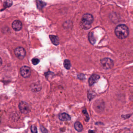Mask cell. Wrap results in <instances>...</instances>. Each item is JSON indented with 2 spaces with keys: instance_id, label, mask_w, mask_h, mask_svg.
<instances>
[{
  "instance_id": "obj_12",
  "label": "cell",
  "mask_w": 133,
  "mask_h": 133,
  "mask_svg": "<svg viewBox=\"0 0 133 133\" xmlns=\"http://www.w3.org/2000/svg\"><path fill=\"white\" fill-rule=\"evenodd\" d=\"M74 128L75 130L78 132H81L82 131L83 129L82 125L78 121H77L75 123Z\"/></svg>"
},
{
  "instance_id": "obj_4",
  "label": "cell",
  "mask_w": 133,
  "mask_h": 133,
  "mask_svg": "<svg viewBox=\"0 0 133 133\" xmlns=\"http://www.w3.org/2000/svg\"><path fill=\"white\" fill-rule=\"evenodd\" d=\"M15 56L20 59H22L25 57L26 52L25 50L22 47H18L15 50Z\"/></svg>"
},
{
  "instance_id": "obj_8",
  "label": "cell",
  "mask_w": 133,
  "mask_h": 133,
  "mask_svg": "<svg viewBox=\"0 0 133 133\" xmlns=\"http://www.w3.org/2000/svg\"><path fill=\"white\" fill-rule=\"evenodd\" d=\"M12 27L15 31H18L22 29V24L19 20H16L12 23Z\"/></svg>"
},
{
  "instance_id": "obj_18",
  "label": "cell",
  "mask_w": 133,
  "mask_h": 133,
  "mask_svg": "<svg viewBox=\"0 0 133 133\" xmlns=\"http://www.w3.org/2000/svg\"><path fill=\"white\" fill-rule=\"evenodd\" d=\"M82 113L84 115L85 117V120L87 122L89 121V119H90V117H89V115H88V113H87V111L86 109H84V110H83L82 111Z\"/></svg>"
},
{
  "instance_id": "obj_6",
  "label": "cell",
  "mask_w": 133,
  "mask_h": 133,
  "mask_svg": "<svg viewBox=\"0 0 133 133\" xmlns=\"http://www.w3.org/2000/svg\"><path fill=\"white\" fill-rule=\"evenodd\" d=\"M104 103L102 100H97L94 104V109L98 112H101L104 109Z\"/></svg>"
},
{
  "instance_id": "obj_2",
  "label": "cell",
  "mask_w": 133,
  "mask_h": 133,
  "mask_svg": "<svg viewBox=\"0 0 133 133\" xmlns=\"http://www.w3.org/2000/svg\"><path fill=\"white\" fill-rule=\"evenodd\" d=\"M93 21V16L90 14H85L83 15L81 22V25L83 29H89L91 26Z\"/></svg>"
},
{
  "instance_id": "obj_3",
  "label": "cell",
  "mask_w": 133,
  "mask_h": 133,
  "mask_svg": "<svg viewBox=\"0 0 133 133\" xmlns=\"http://www.w3.org/2000/svg\"><path fill=\"white\" fill-rule=\"evenodd\" d=\"M100 63L104 69H110L114 66V62L110 58H103L101 60Z\"/></svg>"
},
{
  "instance_id": "obj_9",
  "label": "cell",
  "mask_w": 133,
  "mask_h": 133,
  "mask_svg": "<svg viewBox=\"0 0 133 133\" xmlns=\"http://www.w3.org/2000/svg\"><path fill=\"white\" fill-rule=\"evenodd\" d=\"M100 78V76L99 75L94 74L92 75L89 79V86H93L94 84L96 83L97 82L99 81Z\"/></svg>"
},
{
  "instance_id": "obj_10",
  "label": "cell",
  "mask_w": 133,
  "mask_h": 133,
  "mask_svg": "<svg viewBox=\"0 0 133 133\" xmlns=\"http://www.w3.org/2000/svg\"><path fill=\"white\" fill-rule=\"evenodd\" d=\"M59 118L60 120L62 121H70L71 119L70 116L66 113L59 114Z\"/></svg>"
},
{
  "instance_id": "obj_23",
  "label": "cell",
  "mask_w": 133,
  "mask_h": 133,
  "mask_svg": "<svg viewBox=\"0 0 133 133\" xmlns=\"http://www.w3.org/2000/svg\"><path fill=\"white\" fill-rule=\"evenodd\" d=\"M93 132L94 131H91V130L89 131V132Z\"/></svg>"
},
{
  "instance_id": "obj_15",
  "label": "cell",
  "mask_w": 133,
  "mask_h": 133,
  "mask_svg": "<svg viewBox=\"0 0 133 133\" xmlns=\"http://www.w3.org/2000/svg\"><path fill=\"white\" fill-rule=\"evenodd\" d=\"M89 41L92 45H94L95 44L96 40L94 36L93 32H90L89 33Z\"/></svg>"
},
{
  "instance_id": "obj_11",
  "label": "cell",
  "mask_w": 133,
  "mask_h": 133,
  "mask_svg": "<svg viewBox=\"0 0 133 133\" xmlns=\"http://www.w3.org/2000/svg\"><path fill=\"white\" fill-rule=\"evenodd\" d=\"M49 38L52 43L55 45H58L59 44V38L57 36L54 35H50Z\"/></svg>"
},
{
  "instance_id": "obj_22",
  "label": "cell",
  "mask_w": 133,
  "mask_h": 133,
  "mask_svg": "<svg viewBox=\"0 0 133 133\" xmlns=\"http://www.w3.org/2000/svg\"><path fill=\"white\" fill-rule=\"evenodd\" d=\"M2 63H3V61H2V59L0 57V66L2 65Z\"/></svg>"
},
{
  "instance_id": "obj_13",
  "label": "cell",
  "mask_w": 133,
  "mask_h": 133,
  "mask_svg": "<svg viewBox=\"0 0 133 133\" xmlns=\"http://www.w3.org/2000/svg\"><path fill=\"white\" fill-rule=\"evenodd\" d=\"M31 90L34 92H38L41 89V87L40 85L37 84H33L31 86Z\"/></svg>"
},
{
  "instance_id": "obj_20",
  "label": "cell",
  "mask_w": 133,
  "mask_h": 133,
  "mask_svg": "<svg viewBox=\"0 0 133 133\" xmlns=\"http://www.w3.org/2000/svg\"><path fill=\"white\" fill-rule=\"evenodd\" d=\"M31 131L32 133H37V129L35 125H32L31 127Z\"/></svg>"
},
{
  "instance_id": "obj_14",
  "label": "cell",
  "mask_w": 133,
  "mask_h": 133,
  "mask_svg": "<svg viewBox=\"0 0 133 133\" xmlns=\"http://www.w3.org/2000/svg\"><path fill=\"white\" fill-rule=\"evenodd\" d=\"M36 2L37 6L39 10H41L46 5L45 3L42 1H37Z\"/></svg>"
},
{
  "instance_id": "obj_1",
  "label": "cell",
  "mask_w": 133,
  "mask_h": 133,
  "mask_svg": "<svg viewBox=\"0 0 133 133\" xmlns=\"http://www.w3.org/2000/svg\"><path fill=\"white\" fill-rule=\"evenodd\" d=\"M115 33L117 37L119 39H125L129 35V29L126 25L123 24L119 25L116 28Z\"/></svg>"
},
{
  "instance_id": "obj_21",
  "label": "cell",
  "mask_w": 133,
  "mask_h": 133,
  "mask_svg": "<svg viewBox=\"0 0 133 133\" xmlns=\"http://www.w3.org/2000/svg\"><path fill=\"white\" fill-rule=\"evenodd\" d=\"M77 77L79 79L83 80V79H85V76L84 75L82 74L78 75H77Z\"/></svg>"
},
{
  "instance_id": "obj_16",
  "label": "cell",
  "mask_w": 133,
  "mask_h": 133,
  "mask_svg": "<svg viewBox=\"0 0 133 133\" xmlns=\"http://www.w3.org/2000/svg\"><path fill=\"white\" fill-rule=\"evenodd\" d=\"M64 66L66 69H69L71 67V64L69 60L65 59L64 61Z\"/></svg>"
},
{
  "instance_id": "obj_17",
  "label": "cell",
  "mask_w": 133,
  "mask_h": 133,
  "mask_svg": "<svg viewBox=\"0 0 133 133\" xmlns=\"http://www.w3.org/2000/svg\"><path fill=\"white\" fill-rule=\"evenodd\" d=\"M12 5V1L11 0H4V7H10Z\"/></svg>"
},
{
  "instance_id": "obj_5",
  "label": "cell",
  "mask_w": 133,
  "mask_h": 133,
  "mask_svg": "<svg viewBox=\"0 0 133 133\" xmlns=\"http://www.w3.org/2000/svg\"><path fill=\"white\" fill-rule=\"evenodd\" d=\"M20 74L23 77H29L31 74V70L28 66H24L21 67L20 70Z\"/></svg>"
},
{
  "instance_id": "obj_7",
  "label": "cell",
  "mask_w": 133,
  "mask_h": 133,
  "mask_svg": "<svg viewBox=\"0 0 133 133\" xmlns=\"http://www.w3.org/2000/svg\"><path fill=\"white\" fill-rule=\"evenodd\" d=\"M19 108L21 112L23 114H28L30 111L29 105L25 102H21L20 103Z\"/></svg>"
},
{
  "instance_id": "obj_19",
  "label": "cell",
  "mask_w": 133,
  "mask_h": 133,
  "mask_svg": "<svg viewBox=\"0 0 133 133\" xmlns=\"http://www.w3.org/2000/svg\"><path fill=\"white\" fill-rule=\"evenodd\" d=\"M32 63L33 65H36L40 63V60H39V59L34 58L32 60Z\"/></svg>"
}]
</instances>
